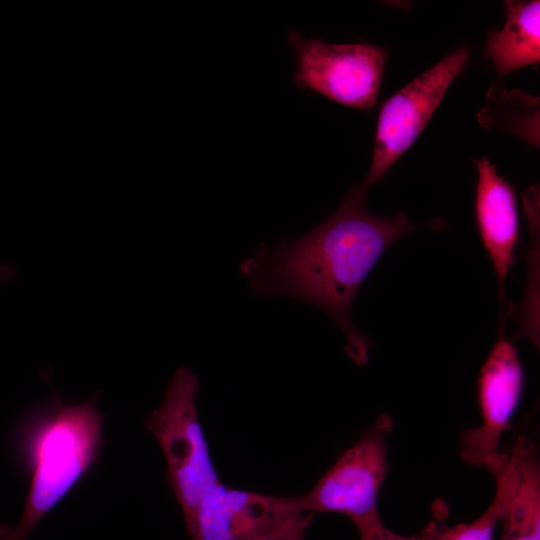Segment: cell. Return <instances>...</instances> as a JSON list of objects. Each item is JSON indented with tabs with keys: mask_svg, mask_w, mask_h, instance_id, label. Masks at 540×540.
<instances>
[{
	"mask_svg": "<svg viewBox=\"0 0 540 540\" xmlns=\"http://www.w3.org/2000/svg\"><path fill=\"white\" fill-rule=\"evenodd\" d=\"M392 426L387 414L380 415L306 494L298 496L300 508L312 514H345L352 522L378 513Z\"/></svg>",
	"mask_w": 540,
	"mask_h": 540,
	"instance_id": "6",
	"label": "cell"
},
{
	"mask_svg": "<svg viewBox=\"0 0 540 540\" xmlns=\"http://www.w3.org/2000/svg\"><path fill=\"white\" fill-rule=\"evenodd\" d=\"M13 268L8 264H0V281H8L14 277Z\"/></svg>",
	"mask_w": 540,
	"mask_h": 540,
	"instance_id": "15",
	"label": "cell"
},
{
	"mask_svg": "<svg viewBox=\"0 0 540 540\" xmlns=\"http://www.w3.org/2000/svg\"><path fill=\"white\" fill-rule=\"evenodd\" d=\"M505 7L506 23L488 34L484 51L499 79L540 61V2L505 1Z\"/></svg>",
	"mask_w": 540,
	"mask_h": 540,
	"instance_id": "10",
	"label": "cell"
},
{
	"mask_svg": "<svg viewBox=\"0 0 540 540\" xmlns=\"http://www.w3.org/2000/svg\"><path fill=\"white\" fill-rule=\"evenodd\" d=\"M523 369L515 346L498 339L481 367L478 398L482 424L465 430L460 439V456L498 478L505 470L509 455L500 450L503 434L520 402Z\"/></svg>",
	"mask_w": 540,
	"mask_h": 540,
	"instance_id": "7",
	"label": "cell"
},
{
	"mask_svg": "<svg viewBox=\"0 0 540 540\" xmlns=\"http://www.w3.org/2000/svg\"><path fill=\"white\" fill-rule=\"evenodd\" d=\"M198 390L197 376L186 366H179L162 403L144 419L163 451L167 479L185 525L204 494L220 481L198 417Z\"/></svg>",
	"mask_w": 540,
	"mask_h": 540,
	"instance_id": "3",
	"label": "cell"
},
{
	"mask_svg": "<svg viewBox=\"0 0 540 540\" xmlns=\"http://www.w3.org/2000/svg\"><path fill=\"white\" fill-rule=\"evenodd\" d=\"M296 56L294 84L342 105L369 111L378 96L386 48L368 43L333 44L288 33Z\"/></svg>",
	"mask_w": 540,
	"mask_h": 540,
	"instance_id": "4",
	"label": "cell"
},
{
	"mask_svg": "<svg viewBox=\"0 0 540 540\" xmlns=\"http://www.w3.org/2000/svg\"><path fill=\"white\" fill-rule=\"evenodd\" d=\"M90 400L66 405L56 399L33 415L21 435L30 489L19 522L0 524V540H28L31 532L99 460L104 416Z\"/></svg>",
	"mask_w": 540,
	"mask_h": 540,
	"instance_id": "2",
	"label": "cell"
},
{
	"mask_svg": "<svg viewBox=\"0 0 540 540\" xmlns=\"http://www.w3.org/2000/svg\"><path fill=\"white\" fill-rule=\"evenodd\" d=\"M298 510V496L260 494L219 481L201 498L186 529L191 540H245Z\"/></svg>",
	"mask_w": 540,
	"mask_h": 540,
	"instance_id": "8",
	"label": "cell"
},
{
	"mask_svg": "<svg viewBox=\"0 0 540 540\" xmlns=\"http://www.w3.org/2000/svg\"><path fill=\"white\" fill-rule=\"evenodd\" d=\"M314 514L298 510L274 522L245 540H306Z\"/></svg>",
	"mask_w": 540,
	"mask_h": 540,
	"instance_id": "13",
	"label": "cell"
},
{
	"mask_svg": "<svg viewBox=\"0 0 540 540\" xmlns=\"http://www.w3.org/2000/svg\"><path fill=\"white\" fill-rule=\"evenodd\" d=\"M518 466V485L499 522L500 540H540V467L536 447L520 436L511 452Z\"/></svg>",
	"mask_w": 540,
	"mask_h": 540,
	"instance_id": "11",
	"label": "cell"
},
{
	"mask_svg": "<svg viewBox=\"0 0 540 540\" xmlns=\"http://www.w3.org/2000/svg\"><path fill=\"white\" fill-rule=\"evenodd\" d=\"M495 481L494 498L478 518L453 527L431 522L423 531L428 540H493L495 527L518 485V466L511 454L505 470Z\"/></svg>",
	"mask_w": 540,
	"mask_h": 540,
	"instance_id": "12",
	"label": "cell"
},
{
	"mask_svg": "<svg viewBox=\"0 0 540 540\" xmlns=\"http://www.w3.org/2000/svg\"><path fill=\"white\" fill-rule=\"evenodd\" d=\"M462 45L385 101L380 109L369 174L362 184H376L410 148L470 60Z\"/></svg>",
	"mask_w": 540,
	"mask_h": 540,
	"instance_id": "5",
	"label": "cell"
},
{
	"mask_svg": "<svg viewBox=\"0 0 540 540\" xmlns=\"http://www.w3.org/2000/svg\"><path fill=\"white\" fill-rule=\"evenodd\" d=\"M359 533V540H428L423 532L420 537H405L386 527L376 513L372 516L353 522Z\"/></svg>",
	"mask_w": 540,
	"mask_h": 540,
	"instance_id": "14",
	"label": "cell"
},
{
	"mask_svg": "<svg viewBox=\"0 0 540 540\" xmlns=\"http://www.w3.org/2000/svg\"><path fill=\"white\" fill-rule=\"evenodd\" d=\"M367 190L351 187L317 227L271 248L260 244L240 266L263 297L294 298L327 312L346 336L347 354L359 365L368 360L369 340L351 321L354 298L387 248L421 227L403 211L393 217L368 211Z\"/></svg>",
	"mask_w": 540,
	"mask_h": 540,
	"instance_id": "1",
	"label": "cell"
},
{
	"mask_svg": "<svg viewBox=\"0 0 540 540\" xmlns=\"http://www.w3.org/2000/svg\"><path fill=\"white\" fill-rule=\"evenodd\" d=\"M478 172L475 218L483 245L503 286L519 238V216L514 187L499 176L487 157L474 160Z\"/></svg>",
	"mask_w": 540,
	"mask_h": 540,
	"instance_id": "9",
	"label": "cell"
}]
</instances>
